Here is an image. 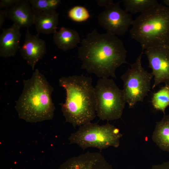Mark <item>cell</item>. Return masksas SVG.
I'll use <instances>...</instances> for the list:
<instances>
[{"mask_svg":"<svg viewBox=\"0 0 169 169\" xmlns=\"http://www.w3.org/2000/svg\"><path fill=\"white\" fill-rule=\"evenodd\" d=\"M81 43L78 57L82 61L81 68L100 78H116V69L127 63V51L116 36L100 33L95 29Z\"/></svg>","mask_w":169,"mask_h":169,"instance_id":"1","label":"cell"},{"mask_svg":"<svg viewBox=\"0 0 169 169\" xmlns=\"http://www.w3.org/2000/svg\"><path fill=\"white\" fill-rule=\"evenodd\" d=\"M59 83L66 92L65 102L59 104L66 122L75 128L93 120L96 114L92 79L75 75L61 77Z\"/></svg>","mask_w":169,"mask_h":169,"instance_id":"2","label":"cell"},{"mask_svg":"<svg viewBox=\"0 0 169 169\" xmlns=\"http://www.w3.org/2000/svg\"><path fill=\"white\" fill-rule=\"evenodd\" d=\"M22 92L15 102L18 117L31 123L52 120L55 106L52 94L53 87L38 69L23 81Z\"/></svg>","mask_w":169,"mask_h":169,"instance_id":"3","label":"cell"},{"mask_svg":"<svg viewBox=\"0 0 169 169\" xmlns=\"http://www.w3.org/2000/svg\"><path fill=\"white\" fill-rule=\"evenodd\" d=\"M131 37L140 44L142 50L167 45L169 41V8L159 4L140 14L133 21Z\"/></svg>","mask_w":169,"mask_h":169,"instance_id":"4","label":"cell"},{"mask_svg":"<svg viewBox=\"0 0 169 169\" xmlns=\"http://www.w3.org/2000/svg\"><path fill=\"white\" fill-rule=\"evenodd\" d=\"M122 136L119 129L108 122L100 125L91 122L79 126L68 139L70 144H77L83 150L93 147L101 151L110 146L118 147Z\"/></svg>","mask_w":169,"mask_h":169,"instance_id":"5","label":"cell"},{"mask_svg":"<svg viewBox=\"0 0 169 169\" xmlns=\"http://www.w3.org/2000/svg\"><path fill=\"white\" fill-rule=\"evenodd\" d=\"M96 114L100 119L108 121L121 117L126 103L123 90L109 78H100L95 87Z\"/></svg>","mask_w":169,"mask_h":169,"instance_id":"6","label":"cell"},{"mask_svg":"<svg viewBox=\"0 0 169 169\" xmlns=\"http://www.w3.org/2000/svg\"><path fill=\"white\" fill-rule=\"evenodd\" d=\"M142 51L135 62L131 64L120 77L123 82V89L126 103L129 107H134L137 103L142 102L151 88V81L153 75L143 67Z\"/></svg>","mask_w":169,"mask_h":169,"instance_id":"7","label":"cell"},{"mask_svg":"<svg viewBox=\"0 0 169 169\" xmlns=\"http://www.w3.org/2000/svg\"><path fill=\"white\" fill-rule=\"evenodd\" d=\"M98 22L107 32L115 36L124 35L132 26L133 20L130 14L114 2L105 7L98 16Z\"/></svg>","mask_w":169,"mask_h":169,"instance_id":"8","label":"cell"},{"mask_svg":"<svg viewBox=\"0 0 169 169\" xmlns=\"http://www.w3.org/2000/svg\"><path fill=\"white\" fill-rule=\"evenodd\" d=\"M154 78V89L161 83L169 86V47L167 45L151 47L145 50Z\"/></svg>","mask_w":169,"mask_h":169,"instance_id":"9","label":"cell"},{"mask_svg":"<svg viewBox=\"0 0 169 169\" xmlns=\"http://www.w3.org/2000/svg\"><path fill=\"white\" fill-rule=\"evenodd\" d=\"M58 169H114L100 153L88 151L69 158Z\"/></svg>","mask_w":169,"mask_h":169,"instance_id":"10","label":"cell"},{"mask_svg":"<svg viewBox=\"0 0 169 169\" xmlns=\"http://www.w3.org/2000/svg\"><path fill=\"white\" fill-rule=\"evenodd\" d=\"M20 54L28 64L34 70L37 63L42 59L46 51V43L38 34L32 35L27 28L24 42L19 49Z\"/></svg>","mask_w":169,"mask_h":169,"instance_id":"11","label":"cell"},{"mask_svg":"<svg viewBox=\"0 0 169 169\" xmlns=\"http://www.w3.org/2000/svg\"><path fill=\"white\" fill-rule=\"evenodd\" d=\"M6 9L7 18L20 28H28L34 24L35 12L29 0H19L13 5Z\"/></svg>","mask_w":169,"mask_h":169,"instance_id":"12","label":"cell"},{"mask_svg":"<svg viewBox=\"0 0 169 169\" xmlns=\"http://www.w3.org/2000/svg\"><path fill=\"white\" fill-rule=\"evenodd\" d=\"M20 29L13 24L10 27L3 29L0 35V57L8 58L15 56L20 47Z\"/></svg>","mask_w":169,"mask_h":169,"instance_id":"13","label":"cell"},{"mask_svg":"<svg viewBox=\"0 0 169 169\" xmlns=\"http://www.w3.org/2000/svg\"><path fill=\"white\" fill-rule=\"evenodd\" d=\"M59 17L56 11L36 12L34 24L38 34H54L58 28Z\"/></svg>","mask_w":169,"mask_h":169,"instance_id":"14","label":"cell"},{"mask_svg":"<svg viewBox=\"0 0 169 169\" xmlns=\"http://www.w3.org/2000/svg\"><path fill=\"white\" fill-rule=\"evenodd\" d=\"M53 38L54 42L58 48L64 51L76 47L80 39L77 31L65 27H61L54 33Z\"/></svg>","mask_w":169,"mask_h":169,"instance_id":"15","label":"cell"},{"mask_svg":"<svg viewBox=\"0 0 169 169\" xmlns=\"http://www.w3.org/2000/svg\"><path fill=\"white\" fill-rule=\"evenodd\" d=\"M152 137L160 149L169 153V115L156 122Z\"/></svg>","mask_w":169,"mask_h":169,"instance_id":"16","label":"cell"},{"mask_svg":"<svg viewBox=\"0 0 169 169\" xmlns=\"http://www.w3.org/2000/svg\"><path fill=\"white\" fill-rule=\"evenodd\" d=\"M122 2L125 10L128 13L134 14L144 13L159 4L156 0H123Z\"/></svg>","mask_w":169,"mask_h":169,"instance_id":"17","label":"cell"},{"mask_svg":"<svg viewBox=\"0 0 169 169\" xmlns=\"http://www.w3.org/2000/svg\"><path fill=\"white\" fill-rule=\"evenodd\" d=\"M151 102L155 110L161 111L165 115L166 109L169 106V86L165 85L154 93Z\"/></svg>","mask_w":169,"mask_h":169,"instance_id":"18","label":"cell"},{"mask_svg":"<svg viewBox=\"0 0 169 169\" xmlns=\"http://www.w3.org/2000/svg\"><path fill=\"white\" fill-rule=\"evenodd\" d=\"M35 12L56 11L61 3L60 0H29Z\"/></svg>","mask_w":169,"mask_h":169,"instance_id":"19","label":"cell"},{"mask_svg":"<svg viewBox=\"0 0 169 169\" xmlns=\"http://www.w3.org/2000/svg\"><path fill=\"white\" fill-rule=\"evenodd\" d=\"M68 16L74 22L81 23L85 22L90 17L89 11L84 7L75 6L68 11Z\"/></svg>","mask_w":169,"mask_h":169,"instance_id":"20","label":"cell"},{"mask_svg":"<svg viewBox=\"0 0 169 169\" xmlns=\"http://www.w3.org/2000/svg\"><path fill=\"white\" fill-rule=\"evenodd\" d=\"M19 0H1L0 1V8H8L16 3Z\"/></svg>","mask_w":169,"mask_h":169,"instance_id":"21","label":"cell"},{"mask_svg":"<svg viewBox=\"0 0 169 169\" xmlns=\"http://www.w3.org/2000/svg\"><path fill=\"white\" fill-rule=\"evenodd\" d=\"M150 169H169V161L153 165Z\"/></svg>","mask_w":169,"mask_h":169,"instance_id":"22","label":"cell"},{"mask_svg":"<svg viewBox=\"0 0 169 169\" xmlns=\"http://www.w3.org/2000/svg\"><path fill=\"white\" fill-rule=\"evenodd\" d=\"M7 18V9L0 11V28H2L6 18Z\"/></svg>","mask_w":169,"mask_h":169,"instance_id":"23","label":"cell"},{"mask_svg":"<svg viewBox=\"0 0 169 169\" xmlns=\"http://www.w3.org/2000/svg\"><path fill=\"white\" fill-rule=\"evenodd\" d=\"M96 1L98 6L105 7L114 2L112 0H97Z\"/></svg>","mask_w":169,"mask_h":169,"instance_id":"24","label":"cell"},{"mask_svg":"<svg viewBox=\"0 0 169 169\" xmlns=\"http://www.w3.org/2000/svg\"><path fill=\"white\" fill-rule=\"evenodd\" d=\"M162 2L166 7L169 8V0H163Z\"/></svg>","mask_w":169,"mask_h":169,"instance_id":"25","label":"cell"},{"mask_svg":"<svg viewBox=\"0 0 169 169\" xmlns=\"http://www.w3.org/2000/svg\"><path fill=\"white\" fill-rule=\"evenodd\" d=\"M167 45L169 47V42H168L167 44Z\"/></svg>","mask_w":169,"mask_h":169,"instance_id":"26","label":"cell"}]
</instances>
